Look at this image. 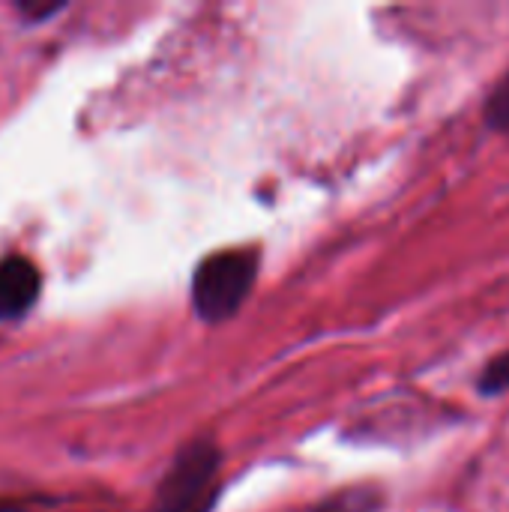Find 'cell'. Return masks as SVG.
<instances>
[{"instance_id": "6da1fadb", "label": "cell", "mask_w": 509, "mask_h": 512, "mask_svg": "<svg viewBox=\"0 0 509 512\" xmlns=\"http://www.w3.org/2000/svg\"><path fill=\"white\" fill-rule=\"evenodd\" d=\"M255 282V255L252 252H219L207 258L192 282L195 309L207 321H222L237 312Z\"/></svg>"}, {"instance_id": "7a4b0ae2", "label": "cell", "mask_w": 509, "mask_h": 512, "mask_svg": "<svg viewBox=\"0 0 509 512\" xmlns=\"http://www.w3.org/2000/svg\"><path fill=\"white\" fill-rule=\"evenodd\" d=\"M216 474V453L195 447L183 453L177 468L168 474V483L159 495L156 512H204Z\"/></svg>"}, {"instance_id": "3957f363", "label": "cell", "mask_w": 509, "mask_h": 512, "mask_svg": "<svg viewBox=\"0 0 509 512\" xmlns=\"http://www.w3.org/2000/svg\"><path fill=\"white\" fill-rule=\"evenodd\" d=\"M39 294V273L27 258L0 261V318H18Z\"/></svg>"}, {"instance_id": "277c9868", "label": "cell", "mask_w": 509, "mask_h": 512, "mask_svg": "<svg viewBox=\"0 0 509 512\" xmlns=\"http://www.w3.org/2000/svg\"><path fill=\"white\" fill-rule=\"evenodd\" d=\"M492 120L495 123H509V81L492 99Z\"/></svg>"}, {"instance_id": "5b68a950", "label": "cell", "mask_w": 509, "mask_h": 512, "mask_svg": "<svg viewBox=\"0 0 509 512\" xmlns=\"http://www.w3.org/2000/svg\"><path fill=\"white\" fill-rule=\"evenodd\" d=\"M57 9H60V3H21V12L27 18H45V15H51Z\"/></svg>"}]
</instances>
